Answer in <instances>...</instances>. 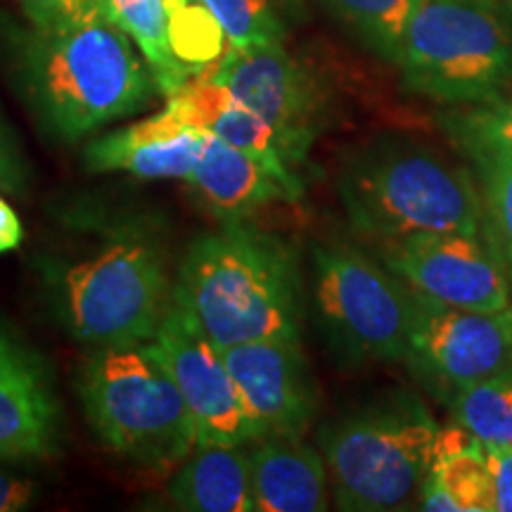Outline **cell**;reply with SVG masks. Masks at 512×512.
<instances>
[{"instance_id": "obj_29", "label": "cell", "mask_w": 512, "mask_h": 512, "mask_svg": "<svg viewBox=\"0 0 512 512\" xmlns=\"http://www.w3.org/2000/svg\"><path fill=\"white\" fill-rule=\"evenodd\" d=\"M29 185V164L24 157L19 138L0 110V190L19 195Z\"/></svg>"}, {"instance_id": "obj_10", "label": "cell", "mask_w": 512, "mask_h": 512, "mask_svg": "<svg viewBox=\"0 0 512 512\" xmlns=\"http://www.w3.org/2000/svg\"><path fill=\"white\" fill-rule=\"evenodd\" d=\"M204 74L226 86L235 100L278 133L294 169L306 164L323 126L325 93L311 69L287 53L283 43L230 46L223 60Z\"/></svg>"}, {"instance_id": "obj_31", "label": "cell", "mask_w": 512, "mask_h": 512, "mask_svg": "<svg viewBox=\"0 0 512 512\" xmlns=\"http://www.w3.org/2000/svg\"><path fill=\"white\" fill-rule=\"evenodd\" d=\"M36 498V482L0 472V512L27 510Z\"/></svg>"}, {"instance_id": "obj_26", "label": "cell", "mask_w": 512, "mask_h": 512, "mask_svg": "<svg viewBox=\"0 0 512 512\" xmlns=\"http://www.w3.org/2000/svg\"><path fill=\"white\" fill-rule=\"evenodd\" d=\"M226 31L230 46L283 43L290 29L287 0H204Z\"/></svg>"}, {"instance_id": "obj_12", "label": "cell", "mask_w": 512, "mask_h": 512, "mask_svg": "<svg viewBox=\"0 0 512 512\" xmlns=\"http://www.w3.org/2000/svg\"><path fill=\"white\" fill-rule=\"evenodd\" d=\"M245 408L252 441L302 437L316 418V382L302 339H256L221 349Z\"/></svg>"}, {"instance_id": "obj_9", "label": "cell", "mask_w": 512, "mask_h": 512, "mask_svg": "<svg viewBox=\"0 0 512 512\" xmlns=\"http://www.w3.org/2000/svg\"><path fill=\"white\" fill-rule=\"evenodd\" d=\"M406 363L448 401L470 384L512 368V306L477 311L415 292Z\"/></svg>"}, {"instance_id": "obj_16", "label": "cell", "mask_w": 512, "mask_h": 512, "mask_svg": "<svg viewBox=\"0 0 512 512\" xmlns=\"http://www.w3.org/2000/svg\"><path fill=\"white\" fill-rule=\"evenodd\" d=\"M185 183L195 188L204 207L221 221H245L268 204L297 202L304 195L259 159L211 133L204 140L200 162Z\"/></svg>"}, {"instance_id": "obj_21", "label": "cell", "mask_w": 512, "mask_h": 512, "mask_svg": "<svg viewBox=\"0 0 512 512\" xmlns=\"http://www.w3.org/2000/svg\"><path fill=\"white\" fill-rule=\"evenodd\" d=\"M110 19L124 34L131 38L133 46L143 55V60L155 76L157 91L169 98L185 81L190 79L181 64L174 60L166 36V12L164 0H107Z\"/></svg>"}, {"instance_id": "obj_2", "label": "cell", "mask_w": 512, "mask_h": 512, "mask_svg": "<svg viewBox=\"0 0 512 512\" xmlns=\"http://www.w3.org/2000/svg\"><path fill=\"white\" fill-rule=\"evenodd\" d=\"M171 302L219 349L256 339H302L297 249L245 221H223L185 249Z\"/></svg>"}, {"instance_id": "obj_23", "label": "cell", "mask_w": 512, "mask_h": 512, "mask_svg": "<svg viewBox=\"0 0 512 512\" xmlns=\"http://www.w3.org/2000/svg\"><path fill=\"white\" fill-rule=\"evenodd\" d=\"M446 403L484 448L512 446V368L470 384Z\"/></svg>"}, {"instance_id": "obj_30", "label": "cell", "mask_w": 512, "mask_h": 512, "mask_svg": "<svg viewBox=\"0 0 512 512\" xmlns=\"http://www.w3.org/2000/svg\"><path fill=\"white\" fill-rule=\"evenodd\" d=\"M494 512H512V446L486 448Z\"/></svg>"}, {"instance_id": "obj_7", "label": "cell", "mask_w": 512, "mask_h": 512, "mask_svg": "<svg viewBox=\"0 0 512 512\" xmlns=\"http://www.w3.org/2000/svg\"><path fill=\"white\" fill-rule=\"evenodd\" d=\"M437 420L415 394L392 392L318 432L339 510L389 512L420 501Z\"/></svg>"}, {"instance_id": "obj_18", "label": "cell", "mask_w": 512, "mask_h": 512, "mask_svg": "<svg viewBox=\"0 0 512 512\" xmlns=\"http://www.w3.org/2000/svg\"><path fill=\"white\" fill-rule=\"evenodd\" d=\"M427 512H494L486 448L458 422L439 427L420 491Z\"/></svg>"}, {"instance_id": "obj_19", "label": "cell", "mask_w": 512, "mask_h": 512, "mask_svg": "<svg viewBox=\"0 0 512 512\" xmlns=\"http://www.w3.org/2000/svg\"><path fill=\"white\" fill-rule=\"evenodd\" d=\"M245 444H197L169 484V501L190 512H254Z\"/></svg>"}, {"instance_id": "obj_1", "label": "cell", "mask_w": 512, "mask_h": 512, "mask_svg": "<svg viewBox=\"0 0 512 512\" xmlns=\"http://www.w3.org/2000/svg\"><path fill=\"white\" fill-rule=\"evenodd\" d=\"M10 62L34 119L62 143L143 112L159 93L143 55L110 17L17 29Z\"/></svg>"}, {"instance_id": "obj_32", "label": "cell", "mask_w": 512, "mask_h": 512, "mask_svg": "<svg viewBox=\"0 0 512 512\" xmlns=\"http://www.w3.org/2000/svg\"><path fill=\"white\" fill-rule=\"evenodd\" d=\"M24 240V226L17 211L0 197V254L15 252Z\"/></svg>"}, {"instance_id": "obj_3", "label": "cell", "mask_w": 512, "mask_h": 512, "mask_svg": "<svg viewBox=\"0 0 512 512\" xmlns=\"http://www.w3.org/2000/svg\"><path fill=\"white\" fill-rule=\"evenodd\" d=\"M76 256L46 268L50 302L64 330L93 349L155 339L174 280L162 235L150 221H114Z\"/></svg>"}, {"instance_id": "obj_8", "label": "cell", "mask_w": 512, "mask_h": 512, "mask_svg": "<svg viewBox=\"0 0 512 512\" xmlns=\"http://www.w3.org/2000/svg\"><path fill=\"white\" fill-rule=\"evenodd\" d=\"M313 306L339 361H406L415 320V290L361 249H313Z\"/></svg>"}, {"instance_id": "obj_17", "label": "cell", "mask_w": 512, "mask_h": 512, "mask_svg": "<svg viewBox=\"0 0 512 512\" xmlns=\"http://www.w3.org/2000/svg\"><path fill=\"white\" fill-rule=\"evenodd\" d=\"M249 451L254 512L328 510V465L302 437L254 441Z\"/></svg>"}, {"instance_id": "obj_13", "label": "cell", "mask_w": 512, "mask_h": 512, "mask_svg": "<svg viewBox=\"0 0 512 512\" xmlns=\"http://www.w3.org/2000/svg\"><path fill=\"white\" fill-rule=\"evenodd\" d=\"M155 344L195 422L197 444H249L245 408L221 349L174 302L159 325Z\"/></svg>"}, {"instance_id": "obj_14", "label": "cell", "mask_w": 512, "mask_h": 512, "mask_svg": "<svg viewBox=\"0 0 512 512\" xmlns=\"http://www.w3.org/2000/svg\"><path fill=\"white\" fill-rule=\"evenodd\" d=\"M60 439V401L43 358L0 325V460L46 458Z\"/></svg>"}, {"instance_id": "obj_15", "label": "cell", "mask_w": 512, "mask_h": 512, "mask_svg": "<svg viewBox=\"0 0 512 512\" xmlns=\"http://www.w3.org/2000/svg\"><path fill=\"white\" fill-rule=\"evenodd\" d=\"M207 131L181 124L169 107L107 136L83 150V162L95 174L124 171L143 181H188L204 150Z\"/></svg>"}, {"instance_id": "obj_25", "label": "cell", "mask_w": 512, "mask_h": 512, "mask_svg": "<svg viewBox=\"0 0 512 512\" xmlns=\"http://www.w3.org/2000/svg\"><path fill=\"white\" fill-rule=\"evenodd\" d=\"M370 53L396 62L408 17L420 0H323Z\"/></svg>"}, {"instance_id": "obj_20", "label": "cell", "mask_w": 512, "mask_h": 512, "mask_svg": "<svg viewBox=\"0 0 512 512\" xmlns=\"http://www.w3.org/2000/svg\"><path fill=\"white\" fill-rule=\"evenodd\" d=\"M441 124L448 136L460 145L467 162L475 166L486 216H491V228H494L498 245L512 266V145L491 133L460 126L444 117H441Z\"/></svg>"}, {"instance_id": "obj_5", "label": "cell", "mask_w": 512, "mask_h": 512, "mask_svg": "<svg viewBox=\"0 0 512 512\" xmlns=\"http://www.w3.org/2000/svg\"><path fill=\"white\" fill-rule=\"evenodd\" d=\"M79 399L102 444L147 470L181 465L197 446L195 422L155 339L93 349L79 373Z\"/></svg>"}, {"instance_id": "obj_4", "label": "cell", "mask_w": 512, "mask_h": 512, "mask_svg": "<svg viewBox=\"0 0 512 512\" xmlns=\"http://www.w3.org/2000/svg\"><path fill=\"white\" fill-rule=\"evenodd\" d=\"M339 202L351 228L373 242L425 233L482 235L486 207L472 171L430 145L375 138L344 159Z\"/></svg>"}, {"instance_id": "obj_22", "label": "cell", "mask_w": 512, "mask_h": 512, "mask_svg": "<svg viewBox=\"0 0 512 512\" xmlns=\"http://www.w3.org/2000/svg\"><path fill=\"white\" fill-rule=\"evenodd\" d=\"M164 12L171 55L190 79L223 60L230 41L204 0H164Z\"/></svg>"}, {"instance_id": "obj_6", "label": "cell", "mask_w": 512, "mask_h": 512, "mask_svg": "<svg viewBox=\"0 0 512 512\" xmlns=\"http://www.w3.org/2000/svg\"><path fill=\"white\" fill-rule=\"evenodd\" d=\"M403 86L446 105L512 91V0H420L396 55Z\"/></svg>"}, {"instance_id": "obj_28", "label": "cell", "mask_w": 512, "mask_h": 512, "mask_svg": "<svg viewBox=\"0 0 512 512\" xmlns=\"http://www.w3.org/2000/svg\"><path fill=\"white\" fill-rule=\"evenodd\" d=\"M444 119L475 128V131L491 133V136L512 145V98H508V95L496 102H489V105L467 107L463 112H448L444 114Z\"/></svg>"}, {"instance_id": "obj_11", "label": "cell", "mask_w": 512, "mask_h": 512, "mask_svg": "<svg viewBox=\"0 0 512 512\" xmlns=\"http://www.w3.org/2000/svg\"><path fill=\"white\" fill-rule=\"evenodd\" d=\"M375 247L389 271L441 304L477 311L512 306L501 259L484 235L425 233L375 242Z\"/></svg>"}, {"instance_id": "obj_24", "label": "cell", "mask_w": 512, "mask_h": 512, "mask_svg": "<svg viewBox=\"0 0 512 512\" xmlns=\"http://www.w3.org/2000/svg\"><path fill=\"white\" fill-rule=\"evenodd\" d=\"M207 133L226 140V143L238 147V150L259 159V162L268 166L275 176L283 178L287 185L304 192L302 176H299V171L287 162V155L278 133H275L259 114H254L249 107L242 105V102L230 98L226 105L216 112V117L211 119Z\"/></svg>"}, {"instance_id": "obj_27", "label": "cell", "mask_w": 512, "mask_h": 512, "mask_svg": "<svg viewBox=\"0 0 512 512\" xmlns=\"http://www.w3.org/2000/svg\"><path fill=\"white\" fill-rule=\"evenodd\" d=\"M31 27L57 29L110 17L107 0H19Z\"/></svg>"}]
</instances>
